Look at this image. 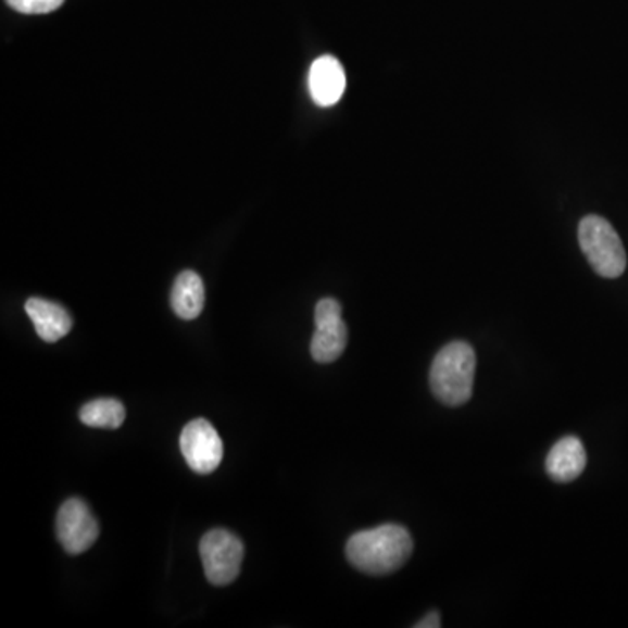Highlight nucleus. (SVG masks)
I'll return each instance as SVG.
<instances>
[{"label":"nucleus","instance_id":"obj_11","mask_svg":"<svg viewBox=\"0 0 628 628\" xmlns=\"http://www.w3.org/2000/svg\"><path fill=\"white\" fill-rule=\"evenodd\" d=\"M203 279L194 271H184L172 288V310L178 318L196 319L203 313Z\"/></svg>","mask_w":628,"mask_h":628},{"label":"nucleus","instance_id":"obj_10","mask_svg":"<svg viewBox=\"0 0 628 628\" xmlns=\"http://www.w3.org/2000/svg\"><path fill=\"white\" fill-rule=\"evenodd\" d=\"M585 466L587 452L580 438H561L547 456V472L555 482H573L583 474Z\"/></svg>","mask_w":628,"mask_h":628},{"label":"nucleus","instance_id":"obj_1","mask_svg":"<svg viewBox=\"0 0 628 628\" xmlns=\"http://www.w3.org/2000/svg\"><path fill=\"white\" fill-rule=\"evenodd\" d=\"M414 541L399 524L354 532L346 544V557L359 572L372 576L391 575L411 557Z\"/></svg>","mask_w":628,"mask_h":628},{"label":"nucleus","instance_id":"obj_7","mask_svg":"<svg viewBox=\"0 0 628 628\" xmlns=\"http://www.w3.org/2000/svg\"><path fill=\"white\" fill-rule=\"evenodd\" d=\"M180 449L189 468L200 475L215 472L224 457V443L218 437L217 429L206 419L191 420L181 429Z\"/></svg>","mask_w":628,"mask_h":628},{"label":"nucleus","instance_id":"obj_8","mask_svg":"<svg viewBox=\"0 0 628 628\" xmlns=\"http://www.w3.org/2000/svg\"><path fill=\"white\" fill-rule=\"evenodd\" d=\"M311 98L319 106H332L341 100L346 91V74L336 56L325 54L314 60L310 68Z\"/></svg>","mask_w":628,"mask_h":628},{"label":"nucleus","instance_id":"obj_12","mask_svg":"<svg viewBox=\"0 0 628 628\" xmlns=\"http://www.w3.org/2000/svg\"><path fill=\"white\" fill-rule=\"evenodd\" d=\"M79 417L91 428L117 429L126 419V409L115 399H98L80 409Z\"/></svg>","mask_w":628,"mask_h":628},{"label":"nucleus","instance_id":"obj_4","mask_svg":"<svg viewBox=\"0 0 628 628\" xmlns=\"http://www.w3.org/2000/svg\"><path fill=\"white\" fill-rule=\"evenodd\" d=\"M200 555L210 583L226 587L233 583L241 572L243 541L227 529H213L201 538Z\"/></svg>","mask_w":628,"mask_h":628},{"label":"nucleus","instance_id":"obj_3","mask_svg":"<svg viewBox=\"0 0 628 628\" xmlns=\"http://www.w3.org/2000/svg\"><path fill=\"white\" fill-rule=\"evenodd\" d=\"M578 239L590 266L602 278H618L627 267V253L615 227L606 218L589 215L580 222Z\"/></svg>","mask_w":628,"mask_h":628},{"label":"nucleus","instance_id":"obj_14","mask_svg":"<svg viewBox=\"0 0 628 628\" xmlns=\"http://www.w3.org/2000/svg\"><path fill=\"white\" fill-rule=\"evenodd\" d=\"M442 627V618L438 613H428L425 618H420L416 624V628H438Z\"/></svg>","mask_w":628,"mask_h":628},{"label":"nucleus","instance_id":"obj_13","mask_svg":"<svg viewBox=\"0 0 628 628\" xmlns=\"http://www.w3.org/2000/svg\"><path fill=\"white\" fill-rule=\"evenodd\" d=\"M5 2L22 14H48L62 8L65 0H5Z\"/></svg>","mask_w":628,"mask_h":628},{"label":"nucleus","instance_id":"obj_5","mask_svg":"<svg viewBox=\"0 0 628 628\" xmlns=\"http://www.w3.org/2000/svg\"><path fill=\"white\" fill-rule=\"evenodd\" d=\"M314 332L311 341V356L314 362L332 363L344 353L348 344V328L342 319V307L336 299L327 297L314 310Z\"/></svg>","mask_w":628,"mask_h":628},{"label":"nucleus","instance_id":"obj_6","mask_svg":"<svg viewBox=\"0 0 628 628\" xmlns=\"http://www.w3.org/2000/svg\"><path fill=\"white\" fill-rule=\"evenodd\" d=\"M56 535L65 552L80 555L93 547L100 535V526L85 501L71 498L58 512Z\"/></svg>","mask_w":628,"mask_h":628},{"label":"nucleus","instance_id":"obj_9","mask_svg":"<svg viewBox=\"0 0 628 628\" xmlns=\"http://www.w3.org/2000/svg\"><path fill=\"white\" fill-rule=\"evenodd\" d=\"M28 318L36 327L37 336L46 342H58L72 330V316L56 302L32 297L25 304Z\"/></svg>","mask_w":628,"mask_h":628},{"label":"nucleus","instance_id":"obj_2","mask_svg":"<svg viewBox=\"0 0 628 628\" xmlns=\"http://www.w3.org/2000/svg\"><path fill=\"white\" fill-rule=\"evenodd\" d=\"M477 356L468 342L454 341L438 351L431 363L429 385L438 402L460 407L474 393Z\"/></svg>","mask_w":628,"mask_h":628}]
</instances>
